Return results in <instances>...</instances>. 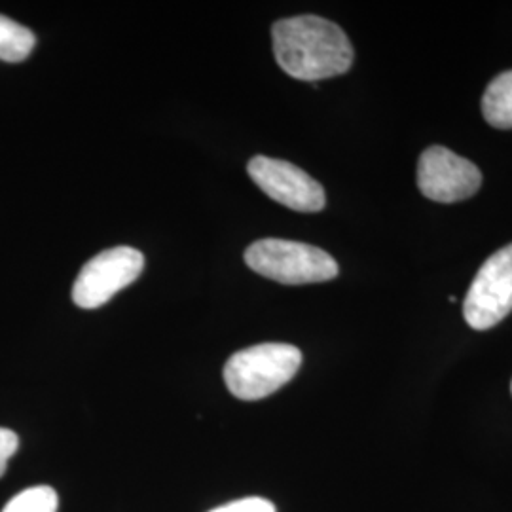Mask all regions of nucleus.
Wrapping results in <instances>:
<instances>
[{
	"label": "nucleus",
	"instance_id": "f257e3e1",
	"mask_svg": "<svg viewBox=\"0 0 512 512\" xmlns=\"http://www.w3.org/2000/svg\"><path fill=\"white\" fill-rule=\"evenodd\" d=\"M272 38L279 67L304 82L348 73L353 63L349 38L329 19L319 16L281 19L272 27Z\"/></svg>",
	"mask_w": 512,
	"mask_h": 512
},
{
	"label": "nucleus",
	"instance_id": "f03ea898",
	"mask_svg": "<svg viewBox=\"0 0 512 512\" xmlns=\"http://www.w3.org/2000/svg\"><path fill=\"white\" fill-rule=\"evenodd\" d=\"M302 365L291 344H258L234 353L224 366V382L241 401H260L289 384Z\"/></svg>",
	"mask_w": 512,
	"mask_h": 512
},
{
	"label": "nucleus",
	"instance_id": "7ed1b4c3",
	"mask_svg": "<svg viewBox=\"0 0 512 512\" xmlns=\"http://www.w3.org/2000/svg\"><path fill=\"white\" fill-rule=\"evenodd\" d=\"M247 266L283 285L323 283L338 275L332 256L308 243L289 239H260L245 251Z\"/></svg>",
	"mask_w": 512,
	"mask_h": 512
},
{
	"label": "nucleus",
	"instance_id": "20e7f679",
	"mask_svg": "<svg viewBox=\"0 0 512 512\" xmlns=\"http://www.w3.org/2000/svg\"><path fill=\"white\" fill-rule=\"evenodd\" d=\"M145 270V256L133 247L107 249L84 264L73 287L74 304L95 310L129 287Z\"/></svg>",
	"mask_w": 512,
	"mask_h": 512
},
{
	"label": "nucleus",
	"instance_id": "39448f33",
	"mask_svg": "<svg viewBox=\"0 0 512 512\" xmlns=\"http://www.w3.org/2000/svg\"><path fill=\"white\" fill-rule=\"evenodd\" d=\"M512 311V243L495 251L478 270L463 302V317L475 330H488Z\"/></svg>",
	"mask_w": 512,
	"mask_h": 512
},
{
	"label": "nucleus",
	"instance_id": "423d86ee",
	"mask_svg": "<svg viewBox=\"0 0 512 512\" xmlns=\"http://www.w3.org/2000/svg\"><path fill=\"white\" fill-rule=\"evenodd\" d=\"M418 186L421 194L433 202H463L482 186V173L467 158L435 145L420 156Z\"/></svg>",
	"mask_w": 512,
	"mask_h": 512
},
{
	"label": "nucleus",
	"instance_id": "0eeeda50",
	"mask_svg": "<svg viewBox=\"0 0 512 512\" xmlns=\"http://www.w3.org/2000/svg\"><path fill=\"white\" fill-rule=\"evenodd\" d=\"M247 171L264 194L289 209L315 213L327 203L323 186L306 171L285 160L255 156L247 165Z\"/></svg>",
	"mask_w": 512,
	"mask_h": 512
},
{
	"label": "nucleus",
	"instance_id": "6e6552de",
	"mask_svg": "<svg viewBox=\"0 0 512 512\" xmlns=\"http://www.w3.org/2000/svg\"><path fill=\"white\" fill-rule=\"evenodd\" d=\"M482 114L490 126L512 129V71L492 80L482 97Z\"/></svg>",
	"mask_w": 512,
	"mask_h": 512
},
{
	"label": "nucleus",
	"instance_id": "1a4fd4ad",
	"mask_svg": "<svg viewBox=\"0 0 512 512\" xmlns=\"http://www.w3.org/2000/svg\"><path fill=\"white\" fill-rule=\"evenodd\" d=\"M37 44L31 29L16 23L14 19L0 16V59L8 63L25 61Z\"/></svg>",
	"mask_w": 512,
	"mask_h": 512
},
{
	"label": "nucleus",
	"instance_id": "9d476101",
	"mask_svg": "<svg viewBox=\"0 0 512 512\" xmlns=\"http://www.w3.org/2000/svg\"><path fill=\"white\" fill-rule=\"evenodd\" d=\"M57 494L50 486H35L16 495L2 512H57Z\"/></svg>",
	"mask_w": 512,
	"mask_h": 512
},
{
	"label": "nucleus",
	"instance_id": "9b49d317",
	"mask_svg": "<svg viewBox=\"0 0 512 512\" xmlns=\"http://www.w3.org/2000/svg\"><path fill=\"white\" fill-rule=\"evenodd\" d=\"M209 512H275V505L262 497H245Z\"/></svg>",
	"mask_w": 512,
	"mask_h": 512
},
{
	"label": "nucleus",
	"instance_id": "f8f14e48",
	"mask_svg": "<svg viewBox=\"0 0 512 512\" xmlns=\"http://www.w3.org/2000/svg\"><path fill=\"white\" fill-rule=\"evenodd\" d=\"M18 435L10 429L0 427V476H4L8 469V461L18 452Z\"/></svg>",
	"mask_w": 512,
	"mask_h": 512
},
{
	"label": "nucleus",
	"instance_id": "ddd939ff",
	"mask_svg": "<svg viewBox=\"0 0 512 512\" xmlns=\"http://www.w3.org/2000/svg\"><path fill=\"white\" fill-rule=\"evenodd\" d=\"M511 391H512V384H511Z\"/></svg>",
	"mask_w": 512,
	"mask_h": 512
}]
</instances>
